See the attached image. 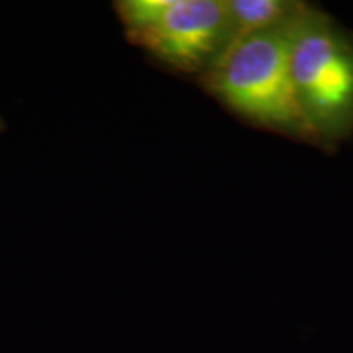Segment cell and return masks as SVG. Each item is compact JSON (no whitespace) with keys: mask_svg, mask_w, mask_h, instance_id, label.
Listing matches in <instances>:
<instances>
[{"mask_svg":"<svg viewBox=\"0 0 353 353\" xmlns=\"http://www.w3.org/2000/svg\"><path fill=\"white\" fill-rule=\"evenodd\" d=\"M291 76L298 105L322 149L353 134V33L306 6L291 30Z\"/></svg>","mask_w":353,"mask_h":353,"instance_id":"7a4b0ae2","label":"cell"},{"mask_svg":"<svg viewBox=\"0 0 353 353\" xmlns=\"http://www.w3.org/2000/svg\"><path fill=\"white\" fill-rule=\"evenodd\" d=\"M3 128H6V123H3V120H2V118H0V134H2Z\"/></svg>","mask_w":353,"mask_h":353,"instance_id":"5b68a950","label":"cell"},{"mask_svg":"<svg viewBox=\"0 0 353 353\" xmlns=\"http://www.w3.org/2000/svg\"><path fill=\"white\" fill-rule=\"evenodd\" d=\"M234 39L293 21L307 3L298 0H226Z\"/></svg>","mask_w":353,"mask_h":353,"instance_id":"277c9868","label":"cell"},{"mask_svg":"<svg viewBox=\"0 0 353 353\" xmlns=\"http://www.w3.org/2000/svg\"><path fill=\"white\" fill-rule=\"evenodd\" d=\"M128 41L159 64L200 79L232 43L226 0H120Z\"/></svg>","mask_w":353,"mask_h":353,"instance_id":"3957f363","label":"cell"},{"mask_svg":"<svg viewBox=\"0 0 353 353\" xmlns=\"http://www.w3.org/2000/svg\"><path fill=\"white\" fill-rule=\"evenodd\" d=\"M294 20L232 39L198 83L249 125L319 148L298 105L291 76Z\"/></svg>","mask_w":353,"mask_h":353,"instance_id":"6da1fadb","label":"cell"}]
</instances>
